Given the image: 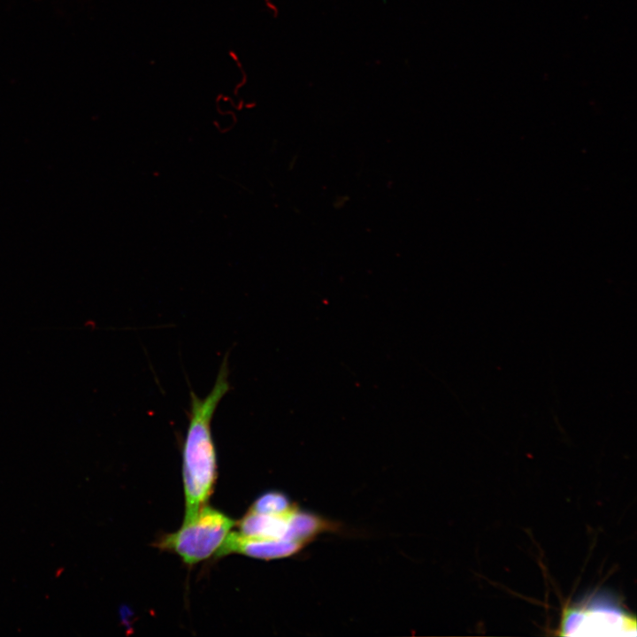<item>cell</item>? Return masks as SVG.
<instances>
[{"label": "cell", "instance_id": "6da1fadb", "mask_svg": "<svg viewBox=\"0 0 637 637\" xmlns=\"http://www.w3.org/2000/svg\"><path fill=\"white\" fill-rule=\"evenodd\" d=\"M228 372L226 357L215 383L205 397L200 398L190 391L188 425L182 450L184 520L191 518L212 493L217 476V455L211 420L219 403L230 389Z\"/></svg>", "mask_w": 637, "mask_h": 637}, {"label": "cell", "instance_id": "7a4b0ae2", "mask_svg": "<svg viewBox=\"0 0 637 637\" xmlns=\"http://www.w3.org/2000/svg\"><path fill=\"white\" fill-rule=\"evenodd\" d=\"M636 618L608 595L597 594L561 612L560 636H634Z\"/></svg>", "mask_w": 637, "mask_h": 637}, {"label": "cell", "instance_id": "3957f363", "mask_svg": "<svg viewBox=\"0 0 637 637\" xmlns=\"http://www.w3.org/2000/svg\"><path fill=\"white\" fill-rule=\"evenodd\" d=\"M234 526L231 518L204 504L178 531L159 539L157 547L195 564L216 554Z\"/></svg>", "mask_w": 637, "mask_h": 637}, {"label": "cell", "instance_id": "277c9868", "mask_svg": "<svg viewBox=\"0 0 637 637\" xmlns=\"http://www.w3.org/2000/svg\"><path fill=\"white\" fill-rule=\"evenodd\" d=\"M301 549V546L289 541L254 539L230 532L216 556L238 553L257 559L271 560L291 556Z\"/></svg>", "mask_w": 637, "mask_h": 637}, {"label": "cell", "instance_id": "5b68a950", "mask_svg": "<svg viewBox=\"0 0 637 637\" xmlns=\"http://www.w3.org/2000/svg\"><path fill=\"white\" fill-rule=\"evenodd\" d=\"M293 505L286 495L273 491L259 496L249 510L257 513H280Z\"/></svg>", "mask_w": 637, "mask_h": 637}]
</instances>
